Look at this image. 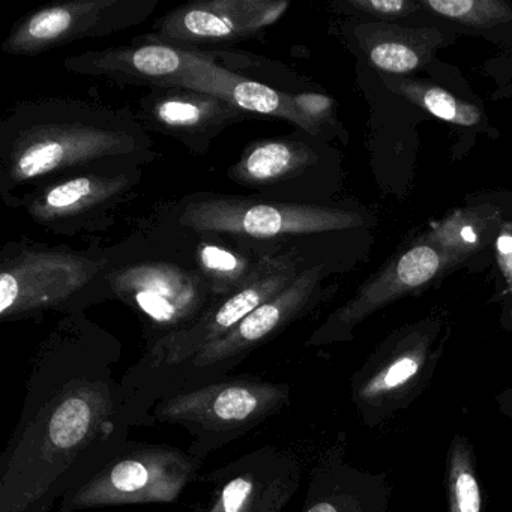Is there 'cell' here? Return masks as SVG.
<instances>
[{
	"mask_svg": "<svg viewBox=\"0 0 512 512\" xmlns=\"http://www.w3.org/2000/svg\"><path fill=\"white\" fill-rule=\"evenodd\" d=\"M316 161V152L302 140L293 137L257 140L245 148L241 158L227 170V176L242 187H274L298 178Z\"/></svg>",
	"mask_w": 512,
	"mask_h": 512,
	"instance_id": "2e32d148",
	"label": "cell"
},
{
	"mask_svg": "<svg viewBox=\"0 0 512 512\" xmlns=\"http://www.w3.org/2000/svg\"><path fill=\"white\" fill-rule=\"evenodd\" d=\"M296 107L302 115L316 125L322 133H325L326 125L334 121V101L328 95L316 94V92H301L292 94Z\"/></svg>",
	"mask_w": 512,
	"mask_h": 512,
	"instance_id": "603a6c76",
	"label": "cell"
},
{
	"mask_svg": "<svg viewBox=\"0 0 512 512\" xmlns=\"http://www.w3.org/2000/svg\"><path fill=\"white\" fill-rule=\"evenodd\" d=\"M106 266L101 257L64 247L8 244L0 262V320L73 307Z\"/></svg>",
	"mask_w": 512,
	"mask_h": 512,
	"instance_id": "52a82bcc",
	"label": "cell"
},
{
	"mask_svg": "<svg viewBox=\"0 0 512 512\" xmlns=\"http://www.w3.org/2000/svg\"><path fill=\"white\" fill-rule=\"evenodd\" d=\"M449 496L451 512L481 511V494L478 482L467 464L466 455L457 452L449 476Z\"/></svg>",
	"mask_w": 512,
	"mask_h": 512,
	"instance_id": "44dd1931",
	"label": "cell"
},
{
	"mask_svg": "<svg viewBox=\"0 0 512 512\" xmlns=\"http://www.w3.org/2000/svg\"><path fill=\"white\" fill-rule=\"evenodd\" d=\"M205 460L161 443L128 440L94 475L59 503L61 512L106 506L175 503L196 481Z\"/></svg>",
	"mask_w": 512,
	"mask_h": 512,
	"instance_id": "277c9868",
	"label": "cell"
},
{
	"mask_svg": "<svg viewBox=\"0 0 512 512\" xmlns=\"http://www.w3.org/2000/svg\"><path fill=\"white\" fill-rule=\"evenodd\" d=\"M121 344L85 320L38 347L19 422L0 457V512H49L130 440Z\"/></svg>",
	"mask_w": 512,
	"mask_h": 512,
	"instance_id": "6da1fadb",
	"label": "cell"
},
{
	"mask_svg": "<svg viewBox=\"0 0 512 512\" xmlns=\"http://www.w3.org/2000/svg\"><path fill=\"white\" fill-rule=\"evenodd\" d=\"M106 278L113 295L142 317L148 344L190 328L215 301L196 268L169 260L130 263Z\"/></svg>",
	"mask_w": 512,
	"mask_h": 512,
	"instance_id": "ba28073f",
	"label": "cell"
},
{
	"mask_svg": "<svg viewBox=\"0 0 512 512\" xmlns=\"http://www.w3.org/2000/svg\"><path fill=\"white\" fill-rule=\"evenodd\" d=\"M137 106L146 130L172 137L196 155H205L223 131L250 115L217 95L185 88L149 89Z\"/></svg>",
	"mask_w": 512,
	"mask_h": 512,
	"instance_id": "4fadbf2b",
	"label": "cell"
},
{
	"mask_svg": "<svg viewBox=\"0 0 512 512\" xmlns=\"http://www.w3.org/2000/svg\"><path fill=\"white\" fill-rule=\"evenodd\" d=\"M344 5L356 13L379 17L383 20L406 19L412 16L413 11L421 8V5L410 0H349Z\"/></svg>",
	"mask_w": 512,
	"mask_h": 512,
	"instance_id": "7402d4cb",
	"label": "cell"
},
{
	"mask_svg": "<svg viewBox=\"0 0 512 512\" xmlns=\"http://www.w3.org/2000/svg\"><path fill=\"white\" fill-rule=\"evenodd\" d=\"M152 139L134 113L76 98L26 101L0 124V193L68 176L139 170L155 158Z\"/></svg>",
	"mask_w": 512,
	"mask_h": 512,
	"instance_id": "7a4b0ae2",
	"label": "cell"
},
{
	"mask_svg": "<svg viewBox=\"0 0 512 512\" xmlns=\"http://www.w3.org/2000/svg\"><path fill=\"white\" fill-rule=\"evenodd\" d=\"M455 260L431 242H419L395 256L358 290L355 298L335 311L308 344H325L349 332L377 308L424 289Z\"/></svg>",
	"mask_w": 512,
	"mask_h": 512,
	"instance_id": "5bb4252c",
	"label": "cell"
},
{
	"mask_svg": "<svg viewBox=\"0 0 512 512\" xmlns=\"http://www.w3.org/2000/svg\"><path fill=\"white\" fill-rule=\"evenodd\" d=\"M142 179V169L91 172L68 176L29 191L17 205L55 233H74L89 221L109 214Z\"/></svg>",
	"mask_w": 512,
	"mask_h": 512,
	"instance_id": "7c38bea8",
	"label": "cell"
},
{
	"mask_svg": "<svg viewBox=\"0 0 512 512\" xmlns=\"http://www.w3.org/2000/svg\"><path fill=\"white\" fill-rule=\"evenodd\" d=\"M385 85L394 94L400 95L404 100L427 110L431 115L449 124L460 125V127H475L481 124L482 113L478 107L458 100L455 95L449 94L448 91L433 83L392 77V79H385Z\"/></svg>",
	"mask_w": 512,
	"mask_h": 512,
	"instance_id": "ac0fdd59",
	"label": "cell"
},
{
	"mask_svg": "<svg viewBox=\"0 0 512 512\" xmlns=\"http://www.w3.org/2000/svg\"><path fill=\"white\" fill-rule=\"evenodd\" d=\"M299 274L296 257L280 253L274 265L259 280L227 298L214 301L193 326L146 344L139 361L122 376V385L133 404L136 418L140 398L152 385L190 361L203 347L226 337L248 314L286 290Z\"/></svg>",
	"mask_w": 512,
	"mask_h": 512,
	"instance_id": "8992f818",
	"label": "cell"
},
{
	"mask_svg": "<svg viewBox=\"0 0 512 512\" xmlns=\"http://www.w3.org/2000/svg\"><path fill=\"white\" fill-rule=\"evenodd\" d=\"M287 0H197L160 17L145 40L212 52L262 35L289 11Z\"/></svg>",
	"mask_w": 512,
	"mask_h": 512,
	"instance_id": "8fae6325",
	"label": "cell"
},
{
	"mask_svg": "<svg viewBox=\"0 0 512 512\" xmlns=\"http://www.w3.org/2000/svg\"><path fill=\"white\" fill-rule=\"evenodd\" d=\"M158 0H73L32 11L2 44L11 56H37L83 40L106 38L145 23Z\"/></svg>",
	"mask_w": 512,
	"mask_h": 512,
	"instance_id": "9c48e42d",
	"label": "cell"
},
{
	"mask_svg": "<svg viewBox=\"0 0 512 512\" xmlns=\"http://www.w3.org/2000/svg\"><path fill=\"white\" fill-rule=\"evenodd\" d=\"M193 256L194 268L205 278L215 301H218L259 280L274 265L280 251L253 256L223 242H214L208 236L196 245Z\"/></svg>",
	"mask_w": 512,
	"mask_h": 512,
	"instance_id": "e0dca14e",
	"label": "cell"
},
{
	"mask_svg": "<svg viewBox=\"0 0 512 512\" xmlns=\"http://www.w3.org/2000/svg\"><path fill=\"white\" fill-rule=\"evenodd\" d=\"M299 481L293 452L262 446L209 472L193 512H283Z\"/></svg>",
	"mask_w": 512,
	"mask_h": 512,
	"instance_id": "30bf717a",
	"label": "cell"
},
{
	"mask_svg": "<svg viewBox=\"0 0 512 512\" xmlns=\"http://www.w3.org/2000/svg\"><path fill=\"white\" fill-rule=\"evenodd\" d=\"M511 317H512V305H511Z\"/></svg>",
	"mask_w": 512,
	"mask_h": 512,
	"instance_id": "d4e9b609",
	"label": "cell"
},
{
	"mask_svg": "<svg viewBox=\"0 0 512 512\" xmlns=\"http://www.w3.org/2000/svg\"><path fill=\"white\" fill-rule=\"evenodd\" d=\"M175 220L197 235L232 236L244 241H283L353 229L364 223L361 215L344 209L223 194L187 197L176 208Z\"/></svg>",
	"mask_w": 512,
	"mask_h": 512,
	"instance_id": "5b68a950",
	"label": "cell"
},
{
	"mask_svg": "<svg viewBox=\"0 0 512 512\" xmlns=\"http://www.w3.org/2000/svg\"><path fill=\"white\" fill-rule=\"evenodd\" d=\"M289 401L290 388L284 383L239 374L167 395L155 404L151 419L152 425L187 430V451L205 460L280 413Z\"/></svg>",
	"mask_w": 512,
	"mask_h": 512,
	"instance_id": "3957f363",
	"label": "cell"
},
{
	"mask_svg": "<svg viewBox=\"0 0 512 512\" xmlns=\"http://www.w3.org/2000/svg\"><path fill=\"white\" fill-rule=\"evenodd\" d=\"M356 43L380 73L401 77L424 67L442 44L434 28L407 29L392 23H364L356 28Z\"/></svg>",
	"mask_w": 512,
	"mask_h": 512,
	"instance_id": "9a60e30c",
	"label": "cell"
},
{
	"mask_svg": "<svg viewBox=\"0 0 512 512\" xmlns=\"http://www.w3.org/2000/svg\"><path fill=\"white\" fill-rule=\"evenodd\" d=\"M418 4L446 22L479 31L512 20V7L503 0H419Z\"/></svg>",
	"mask_w": 512,
	"mask_h": 512,
	"instance_id": "d6986e66",
	"label": "cell"
},
{
	"mask_svg": "<svg viewBox=\"0 0 512 512\" xmlns=\"http://www.w3.org/2000/svg\"><path fill=\"white\" fill-rule=\"evenodd\" d=\"M419 370V358L415 355L401 356L395 359L376 380L368 385L367 394L386 391V389L398 388L406 383L410 377L415 376Z\"/></svg>",
	"mask_w": 512,
	"mask_h": 512,
	"instance_id": "cb8c5ba5",
	"label": "cell"
},
{
	"mask_svg": "<svg viewBox=\"0 0 512 512\" xmlns=\"http://www.w3.org/2000/svg\"><path fill=\"white\" fill-rule=\"evenodd\" d=\"M482 215L473 211H461L460 214L443 221L430 235L431 244L448 254L457 262L467 254L475 253L476 248L485 241L487 229Z\"/></svg>",
	"mask_w": 512,
	"mask_h": 512,
	"instance_id": "ffe728a7",
	"label": "cell"
}]
</instances>
